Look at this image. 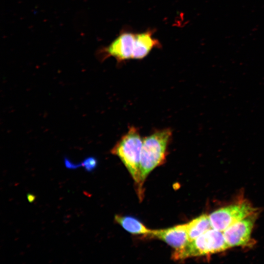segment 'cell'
Masks as SVG:
<instances>
[{"label": "cell", "mask_w": 264, "mask_h": 264, "mask_svg": "<svg viewBox=\"0 0 264 264\" xmlns=\"http://www.w3.org/2000/svg\"><path fill=\"white\" fill-rule=\"evenodd\" d=\"M153 34L150 30L139 33L121 32L109 45L99 49L98 56L102 61L110 57L118 62L142 59L153 49L160 46Z\"/></svg>", "instance_id": "cell-1"}, {"label": "cell", "mask_w": 264, "mask_h": 264, "mask_svg": "<svg viewBox=\"0 0 264 264\" xmlns=\"http://www.w3.org/2000/svg\"><path fill=\"white\" fill-rule=\"evenodd\" d=\"M172 136L169 128L156 130L143 140L140 160V182L138 195L143 198L142 186L151 171L164 162Z\"/></svg>", "instance_id": "cell-2"}, {"label": "cell", "mask_w": 264, "mask_h": 264, "mask_svg": "<svg viewBox=\"0 0 264 264\" xmlns=\"http://www.w3.org/2000/svg\"><path fill=\"white\" fill-rule=\"evenodd\" d=\"M143 139L138 129L130 127L110 150L124 164L138 187L140 182V160Z\"/></svg>", "instance_id": "cell-3"}, {"label": "cell", "mask_w": 264, "mask_h": 264, "mask_svg": "<svg viewBox=\"0 0 264 264\" xmlns=\"http://www.w3.org/2000/svg\"><path fill=\"white\" fill-rule=\"evenodd\" d=\"M229 247L223 232L212 228L189 242L183 248L175 250L172 258L174 260H182L189 257L220 252Z\"/></svg>", "instance_id": "cell-4"}, {"label": "cell", "mask_w": 264, "mask_h": 264, "mask_svg": "<svg viewBox=\"0 0 264 264\" xmlns=\"http://www.w3.org/2000/svg\"><path fill=\"white\" fill-rule=\"evenodd\" d=\"M254 212L255 210L249 203L242 201L220 208L209 216L212 227L223 232Z\"/></svg>", "instance_id": "cell-5"}, {"label": "cell", "mask_w": 264, "mask_h": 264, "mask_svg": "<svg viewBox=\"0 0 264 264\" xmlns=\"http://www.w3.org/2000/svg\"><path fill=\"white\" fill-rule=\"evenodd\" d=\"M256 217V213L254 212L223 231L225 241L230 247L243 246L248 243Z\"/></svg>", "instance_id": "cell-6"}, {"label": "cell", "mask_w": 264, "mask_h": 264, "mask_svg": "<svg viewBox=\"0 0 264 264\" xmlns=\"http://www.w3.org/2000/svg\"><path fill=\"white\" fill-rule=\"evenodd\" d=\"M150 236L165 242L175 250L183 248L189 242L187 223L165 229L153 230Z\"/></svg>", "instance_id": "cell-7"}, {"label": "cell", "mask_w": 264, "mask_h": 264, "mask_svg": "<svg viewBox=\"0 0 264 264\" xmlns=\"http://www.w3.org/2000/svg\"><path fill=\"white\" fill-rule=\"evenodd\" d=\"M209 216L202 214L187 223V231L189 242L212 228Z\"/></svg>", "instance_id": "cell-8"}, {"label": "cell", "mask_w": 264, "mask_h": 264, "mask_svg": "<svg viewBox=\"0 0 264 264\" xmlns=\"http://www.w3.org/2000/svg\"><path fill=\"white\" fill-rule=\"evenodd\" d=\"M114 220L126 231L133 234L150 235L153 231L133 217L116 215Z\"/></svg>", "instance_id": "cell-9"}, {"label": "cell", "mask_w": 264, "mask_h": 264, "mask_svg": "<svg viewBox=\"0 0 264 264\" xmlns=\"http://www.w3.org/2000/svg\"><path fill=\"white\" fill-rule=\"evenodd\" d=\"M97 166V160L94 157L89 156L86 158L81 164H76L73 163L72 169L82 166L88 172L93 171Z\"/></svg>", "instance_id": "cell-10"}, {"label": "cell", "mask_w": 264, "mask_h": 264, "mask_svg": "<svg viewBox=\"0 0 264 264\" xmlns=\"http://www.w3.org/2000/svg\"><path fill=\"white\" fill-rule=\"evenodd\" d=\"M28 201L29 202H33L35 199V196L32 194H28L27 195Z\"/></svg>", "instance_id": "cell-11"}]
</instances>
